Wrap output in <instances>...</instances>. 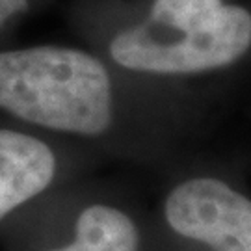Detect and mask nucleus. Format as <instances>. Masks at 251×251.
<instances>
[{"label":"nucleus","instance_id":"1","mask_svg":"<svg viewBox=\"0 0 251 251\" xmlns=\"http://www.w3.org/2000/svg\"><path fill=\"white\" fill-rule=\"evenodd\" d=\"M0 110L60 132L97 136L112 123V86L93 56L63 47L0 52Z\"/></svg>","mask_w":251,"mask_h":251},{"label":"nucleus","instance_id":"2","mask_svg":"<svg viewBox=\"0 0 251 251\" xmlns=\"http://www.w3.org/2000/svg\"><path fill=\"white\" fill-rule=\"evenodd\" d=\"M251 45V13L224 0H154L144 23L121 32L110 54L132 71L184 75L225 67Z\"/></svg>","mask_w":251,"mask_h":251},{"label":"nucleus","instance_id":"3","mask_svg":"<svg viewBox=\"0 0 251 251\" xmlns=\"http://www.w3.org/2000/svg\"><path fill=\"white\" fill-rule=\"evenodd\" d=\"M166 220L177 234L214 251H251V201L224 180L179 184L166 201Z\"/></svg>","mask_w":251,"mask_h":251},{"label":"nucleus","instance_id":"4","mask_svg":"<svg viewBox=\"0 0 251 251\" xmlns=\"http://www.w3.org/2000/svg\"><path fill=\"white\" fill-rule=\"evenodd\" d=\"M56 177V154L36 136L0 128V222L41 196Z\"/></svg>","mask_w":251,"mask_h":251},{"label":"nucleus","instance_id":"5","mask_svg":"<svg viewBox=\"0 0 251 251\" xmlns=\"http://www.w3.org/2000/svg\"><path fill=\"white\" fill-rule=\"evenodd\" d=\"M140 236L132 220L112 206L93 205L75 224V240L45 251H138Z\"/></svg>","mask_w":251,"mask_h":251},{"label":"nucleus","instance_id":"6","mask_svg":"<svg viewBox=\"0 0 251 251\" xmlns=\"http://www.w3.org/2000/svg\"><path fill=\"white\" fill-rule=\"evenodd\" d=\"M32 0H0V30L8 25L11 19L25 13Z\"/></svg>","mask_w":251,"mask_h":251}]
</instances>
